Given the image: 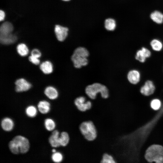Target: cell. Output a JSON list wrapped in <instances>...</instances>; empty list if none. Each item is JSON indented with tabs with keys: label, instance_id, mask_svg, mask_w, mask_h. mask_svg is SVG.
<instances>
[{
	"label": "cell",
	"instance_id": "7",
	"mask_svg": "<svg viewBox=\"0 0 163 163\" xmlns=\"http://www.w3.org/2000/svg\"><path fill=\"white\" fill-rule=\"evenodd\" d=\"M15 90L17 92L27 91L32 87L30 83L26 79L20 78L17 79L15 82Z\"/></svg>",
	"mask_w": 163,
	"mask_h": 163
},
{
	"label": "cell",
	"instance_id": "13",
	"mask_svg": "<svg viewBox=\"0 0 163 163\" xmlns=\"http://www.w3.org/2000/svg\"><path fill=\"white\" fill-rule=\"evenodd\" d=\"M46 96L51 100H54L57 98L59 93L58 90L54 87L50 85L46 87L44 90Z\"/></svg>",
	"mask_w": 163,
	"mask_h": 163
},
{
	"label": "cell",
	"instance_id": "15",
	"mask_svg": "<svg viewBox=\"0 0 163 163\" xmlns=\"http://www.w3.org/2000/svg\"><path fill=\"white\" fill-rule=\"evenodd\" d=\"M17 40V36L12 33L6 35H0V42L4 45L12 44L15 43Z\"/></svg>",
	"mask_w": 163,
	"mask_h": 163
},
{
	"label": "cell",
	"instance_id": "4",
	"mask_svg": "<svg viewBox=\"0 0 163 163\" xmlns=\"http://www.w3.org/2000/svg\"><path fill=\"white\" fill-rule=\"evenodd\" d=\"M89 55V52L86 48L82 47L76 48L71 57L74 66L76 68H80L87 65L88 63L87 58Z\"/></svg>",
	"mask_w": 163,
	"mask_h": 163
},
{
	"label": "cell",
	"instance_id": "16",
	"mask_svg": "<svg viewBox=\"0 0 163 163\" xmlns=\"http://www.w3.org/2000/svg\"><path fill=\"white\" fill-rule=\"evenodd\" d=\"M13 30V27L12 24L9 22H5L2 24L0 26V35L11 34Z\"/></svg>",
	"mask_w": 163,
	"mask_h": 163
},
{
	"label": "cell",
	"instance_id": "5",
	"mask_svg": "<svg viewBox=\"0 0 163 163\" xmlns=\"http://www.w3.org/2000/svg\"><path fill=\"white\" fill-rule=\"evenodd\" d=\"M79 128L82 134L86 140L91 141L96 138L97 131L92 121L89 120L82 122L80 124Z\"/></svg>",
	"mask_w": 163,
	"mask_h": 163
},
{
	"label": "cell",
	"instance_id": "31",
	"mask_svg": "<svg viewBox=\"0 0 163 163\" xmlns=\"http://www.w3.org/2000/svg\"><path fill=\"white\" fill-rule=\"evenodd\" d=\"M5 17V12L3 11H0V21H3Z\"/></svg>",
	"mask_w": 163,
	"mask_h": 163
},
{
	"label": "cell",
	"instance_id": "9",
	"mask_svg": "<svg viewBox=\"0 0 163 163\" xmlns=\"http://www.w3.org/2000/svg\"><path fill=\"white\" fill-rule=\"evenodd\" d=\"M155 90V87L153 82L150 80H147L141 88L140 91L142 95L148 96L152 94Z\"/></svg>",
	"mask_w": 163,
	"mask_h": 163
},
{
	"label": "cell",
	"instance_id": "28",
	"mask_svg": "<svg viewBox=\"0 0 163 163\" xmlns=\"http://www.w3.org/2000/svg\"><path fill=\"white\" fill-rule=\"evenodd\" d=\"M52 158L54 162L57 163H60L63 160V156L61 153L56 152L53 154Z\"/></svg>",
	"mask_w": 163,
	"mask_h": 163
},
{
	"label": "cell",
	"instance_id": "11",
	"mask_svg": "<svg viewBox=\"0 0 163 163\" xmlns=\"http://www.w3.org/2000/svg\"><path fill=\"white\" fill-rule=\"evenodd\" d=\"M40 69L44 74L49 75L53 71V66L52 62L49 60H46L40 64Z\"/></svg>",
	"mask_w": 163,
	"mask_h": 163
},
{
	"label": "cell",
	"instance_id": "23",
	"mask_svg": "<svg viewBox=\"0 0 163 163\" xmlns=\"http://www.w3.org/2000/svg\"><path fill=\"white\" fill-rule=\"evenodd\" d=\"M113 156L107 153L103 154L100 163H116Z\"/></svg>",
	"mask_w": 163,
	"mask_h": 163
},
{
	"label": "cell",
	"instance_id": "32",
	"mask_svg": "<svg viewBox=\"0 0 163 163\" xmlns=\"http://www.w3.org/2000/svg\"><path fill=\"white\" fill-rule=\"evenodd\" d=\"M52 152L53 153H55L56 152V150L55 149H53L52 150Z\"/></svg>",
	"mask_w": 163,
	"mask_h": 163
},
{
	"label": "cell",
	"instance_id": "22",
	"mask_svg": "<svg viewBox=\"0 0 163 163\" xmlns=\"http://www.w3.org/2000/svg\"><path fill=\"white\" fill-rule=\"evenodd\" d=\"M151 19L155 22L160 24L163 22V14L158 11H155L150 15Z\"/></svg>",
	"mask_w": 163,
	"mask_h": 163
},
{
	"label": "cell",
	"instance_id": "12",
	"mask_svg": "<svg viewBox=\"0 0 163 163\" xmlns=\"http://www.w3.org/2000/svg\"><path fill=\"white\" fill-rule=\"evenodd\" d=\"M127 78L128 81L131 83L136 85L139 82L140 75L139 72L136 70H132L128 73Z\"/></svg>",
	"mask_w": 163,
	"mask_h": 163
},
{
	"label": "cell",
	"instance_id": "21",
	"mask_svg": "<svg viewBox=\"0 0 163 163\" xmlns=\"http://www.w3.org/2000/svg\"><path fill=\"white\" fill-rule=\"evenodd\" d=\"M70 140L69 135L66 131L62 132L60 135V142L61 146H66L69 143Z\"/></svg>",
	"mask_w": 163,
	"mask_h": 163
},
{
	"label": "cell",
	"instance_id": "33",
	"mask_svg": "<svg viewBox=\"0 0 163 163\" xmlns=\"http://www.w3.org/2000/svg\"><path fill=\"white\" fill-rule=\"evenodd\" d=\"M62 0L65 1H69L70 0Z\"/></svg>",
	"mask_w": 163,
	"mask_h": 163
},
{
	"label": "cell",
	"instance_id": "14",
	"mask_svg": "<svg viewBox=\"0 0 163 163\" xmlns=\"http://www.w3.org/2000/svg\"><path fill=\"white\" fill-rule=\"evenodd\" d=\"M59 133L57 130L54 131L49 138V142L53 147H59L61 146L60 142Z\"/></svg>",
	"mask_w": 163,
	"mask_h": 163
},
{
	"label": "cell",
	"instance_id": "20",
	"mask_svg": "<svg viewBox=\"0 0 163 163\" xmlns=\"http://www.w3.org/2000/svg\"><path fill=\"white\" fill-rule=\"evenodd\" d=\"M104 26L106 30L110 31H113L116 27V21L113 18H107L104 21Z\"/></svg>",
	"mask_w": 163,
	"mask_h": 163
},
{
	"label": "cell",
	"instance_id": "10",
	"mask_svg": "<svg viewBox=\"0 0 163 163\" xmlns=\"http://www.w3.org/2000/svg\"><path fill=\"white\" fill-rule=\"evenodd\" d=\"M150 51L147 48L142 47L141 49L138 50L135 56L136 59L141 62H144L147 58L150 57Z\"/></svg>",
	"mask_w": 163,
	"mask_h": 163
},
{
	"label": "cell",
	"instance_id": "6",
	"mask_svg": "<svg viewBox=\"0 0 163 163\" xmlns=\"http://www.w3.org/2000/svg\"><path fill=\"white\" fill-rule=\"evenodd\" d=\"M74 103L78 110L82 112L89 110L92 107L91 101L87 100L86 97L83 96L77 97L74 100Z\"/></svg>",
	"mask_w": 163,
	"mask_h": 163
},
{
	"label": "cell",
	"instance_id": "27",
	"mask_svg": "<svg viewBox=\"0 0 163 163\" xmlns=\"http://www.w3.org/2000/svg\"><path fill=\"white\" fill-rule=\"evenodd\" d=\"M150 106L152 109L155 110H159L161 106L160 101L158 99H154L152 100L150 102Z\"/></svg>",
	"mask_w": 163,
	"mask_h": 163
},
{
	"label": "cell",
	"instance_id": "18",
	"mask_svg": "<svg viewBox=\"0 0 163 163\" xmlns=\"http://www.w3.org/2000/svg\"><path fill=\"white\" fill-rule=\"evenodd\" d=\"M1 125L2 129L6 131H11L14 126V123L12 120L8 117L5 118L2 120Z\"/></svg>",
	"mask_w": 163,
	"mask_h": 163
},
{
	"label": "cell",
	"instance_id": "25",
	"mask_svg": "<svg viewBox=\"0 0 163 163\" xmlns=\"http://www.w3.org/2000/svg\"><path fill=\"white\" fill-rule=\"evenodd\" d=\"M45 126L48 131L53 130L55 127V123L54 121L51 119H47L45 121Z\"/></svg>",
	"mask_w": 163,
	"mask_h": 163
},
{
	"label": "cell",
	"instance_id": "19",
	"mask_svg": "<svg viewBox=\"0 0 163 163\" xmlns=\"http://www.w3.org/2000/svg\"><path fill=\"white\" fill-rule=\"evenodd\" d=\"M37 107L39 111L43 114L48 113L50 110V104L46 101H40L38 104Z\"/></svg>",
	"mask_w": 163,
	"mask_h": 163
},
{
	"label": "cell",
	"instance_id": "3",
	"mask_svg": "<svg viewBox=\"0 0 163 163\" xmlns=\"http://www.w3.org/2000/svg\"><path fill=\"white\" fill-rule=\"evenodd\" d=\"M85 93L88 97L92 100L96 98L98 93H100L102 98L104 99L108 98L109 95L107 87L103 85L97 83L87 86L85 89Z\"/></svg>",
	"mask_w": 163,
	"mask_h": 163
},
{
	"label": "cell",
	"instance_id": "29",
	"mask_svg": "<svg viewBox=\"0 0 163 163\" xmlns=\"http://www.w3.org/2000/svg\"><path fill=\"white\" fill-rule=\"evenodd\" d=\"M29 61L32 64L38 65L40 64V61L39 58L30 55L28 57Z\"/></svg>",
	"mask_w": 163,
	"mask_h": 163
},
{
	"label": "cell",
	"instance_id": "24",
	"mask_svg": "<svg viewBox=\"0 0 163 163\" xmlns=\"http://www.w3.org/2000/svg\"><path fill=\"white\" fill-rule=\"evenodd\" d=\"M150 45L152 49L156 51H159L163 47L162 43L159 40L154 39L150 42Z\"/></svg>",
	"mask_w": 163,
	"mask_h": 163
},
{
	"label": "cell",
	"instance_id": "2",
	"mask_svg": "<svg viewBox=\"0 0 163 163\" xmlns=\"http://www.w3.org/2000/svg\"><path fill=\"white\" fill-rule=\"evenodd\" d=\"M145 157L149 162L163 163V146L156 144L150 145L146 150Z\"/></svg>",
	"mask_w": 163,
	"mask_h": 163
},
{
	"label": "cell",
	"instance_id": "30",
	"mask_svg": "<svg viewBox=\"0 0 163 163\" xmlns=\"http://www.w3.org/2000/svg\"><path fill=\"white\" fill-rule=\"evenodd\" d=\"M30 55L40 58L42 55V53L41 51L38 49L37 48H35L33 49L30 53Z\"/></svg>",
	"mask_w": 163,
	"mask_h": 163
},
{
	"label": "cell",
	"instance_id": "26",
	"mask_svg": "<svg viewBox=\"0 0 163 163\" xmlns=\"http://www.w3.org/2000/svg\"><path fill=\"white\" fill-rule=\"evenodd\" d=\"M26 113L28 117H33L36 116L37 113V110L34 106L32 105L30 106L27 108Z\"/></svg>",
	"mask_w": 163,
	"mask_h": 163
},
{
	"label": "cell",
	"instance_id": "8",
	"mask_svg": "<svg viewBox=\"0 0 163 163\" xmlns=\"http://www.w3.org/2000/svg\"><path fill=\"white\" fill-rule=\"evenodd\" d=\"M69 29L67 27L59 25L55 26L54 31L56 37L58 40L60 42L64 41L68 35Z\"/></svg>",
	"mask_w": 163,
	"mask_h": 163
},
{
	"label": "cell",
	"instance_id": "1",
	"mask_svg": "<svg viewBox=\"0 0 163 163\" xmlns=\"http://www.w3.org/2000/svg\"><path fill=\"white\" fill-rule=\"evenodd\" d=\"M8 147L11 152L14 154L27 153L30 144L28 139L20 135L15 136L9 143Z\"/></svg>",
	"mask_w": 163,
	"mask_h": 163
},
{
	"label": "cell",
	"instance_id": "17",
	"mask_svg": "<svg viewBox=\"0 0 163 163\" xmlns=\"http://www.w3.org/2000/svg\"><path fill=\"white\" fill-rule=\"evenodd\" d=\"M16 50L18 53L21 57L27 56L29 52L28 46L26 44L23 43H19L17 45Z\"/></svg>",
	"mask_w": 163,
	"mask_h": 163
}]
</instances>
